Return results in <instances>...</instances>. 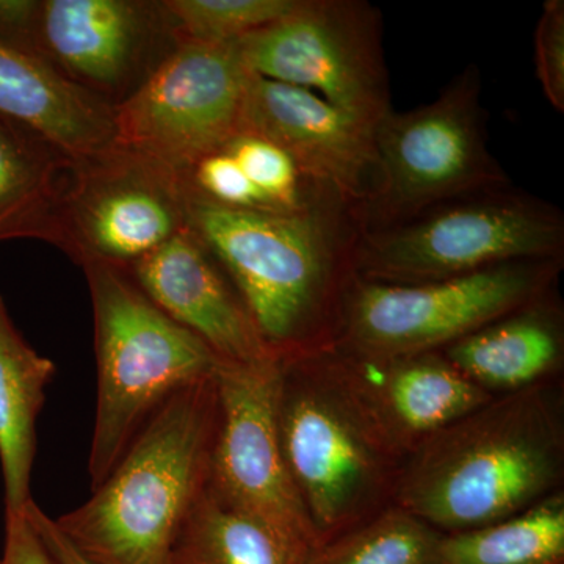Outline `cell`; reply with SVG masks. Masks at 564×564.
<instances>
[{
    "label": "cell",
    "instance_id": "obj_16",
    "mask_svg": "<svg viewBox=\"0 0 564 564\" xmlns=\"http://www.w3.org/2000/svg\"><path fill=\"white\" fill-rule=\"evenodd\" d=\"M0 118L28 129L73 163L117 147L115 107L50 63L0 43Z\"/></svg>",
    "mask_w": 564,
    "mask_h": 564
},
{
    "label": "cell",
    "instance_id": "obj_23",
    "mask_svg": "<svg viewBox=\"0 0 564 564\" xmlns=\"http://www.w3.org/2000/svg\"><path fill=\"white\" fill-rule=\"evenodd\" d=\"M443 534L403 508L325 541L306 564H441Z\"/></svg>",
    "mask_w": 564,
    "mask_h": 564
},
{
    "label": "cell",
    "instance_id": "obj_9",
    "mask_svg": "<svg viewBox=\"0 0 564 564\" xmlns=\"http://www.w3.org/2000/svg\"><path fill=\"white\" fill-rule=\"evenodd\" d=\"M250 76L236 43L180 41L115 107L118 143L187 176L242 133Z\"/></svg>",
    "mask_w": 564,
    "mask_h": 564
},
{
    "label": "cell",
    "instance_id": "obj_30",
    "mask_svg": "<svg viewBox=\"0 0 564 564\" xmlns=\"http://www.w3.org/2000/svg\"><path fill=\"white\" fill-rule=\"evenodd\" d=\"M28 514L55 564H96L69 543L68 538L55 525L54 519L44 513L39 505L31 502Z\"/></svg>",
    "mask_w": 564,
    "mask_h": 564
},
{
    "label": "cell",
    "instance_id": "obj_21",
    "mask_svg": "<svg viewBox=\"0 0 564 564\" xmlns=\"http://www.w3.org/2000/svg\"><path fill=\"white\" fill-rule=\"evenodd\" d=\"M311 554L209 489L193 508L174 547V564H306Z\"/></svg>",
    "mask_w": 564,
    "mask_h": 564
},
{
    "label": "cell",
    "instance_id": "obj_17",
    "mask_svg": "<svg viewBox=\"0 0 564 564\" xmlns=\"http://www.w3.org/2000/svg\"><path fill=\"white\" fill-rule=\"evenodd\" d=\"M361 380L369 414L399 436L432 437L489 402V393L467 380L443 355L417 352L364 358Z\"/></svg>",
    "mask_w": 564,
    "mask_h": 564
},
{
    "label": "cell",
    "instance_id": "obj_19",
    "mask_svg": "<svg viewBox=\"0 0 564 564\" xmlns=\"http://www.w3.org/2000/svg\"><path fill=\"white\" fill-rule=\"evenodd\" d=\"M54 375L55 364L25 343L0 296V467L6 513H24L33 502L36 419Z\"/></svg>",
    "mask_w": 564,
    "mask_h": 564
},
{
    "label": "cell",
    "instance_id": "obj_13",
    "mask_svg": "<svg viewBox=\"0 0 564 564\" xmlns=\"http://www.w3.org/2000/svg\"><path fill=\"white\" fill-rule=\"evenodd\" d=\"M162 2L41 0L36 57L117 107L176 47Z\"/></svg>",
    "mask_w": 564,
    "mask_h": 564
},
{
    "label": "cell",
    "instance_id": "obj_14",
    "mask_svg": "<svg viewBox=\"0 0 564 564\" xmlns=\"http://www.w3.org/2000/svg\"><path fill=\"white\" fill-rule=\"evenodd\" d=\"M375 129L306 88L251 73L242 132L289 152L311 184L343 199L356 217L380 191Z\"/></svg>",
    "mask_w": 564,
    "mask_h": 564
},
{
    "label": "cell",
    "instance_id": "obj_6",
    "mask_svg": "<svg viewBox=\"0 0 564 564\" xmlns=\"http://www.w3.org/2000/svg\"><path fill=\"white\" fill-rule=\"evenodd\" d=\"M381 185L358 214L361 229L384 228L469 193L511 184L488 150L481 77L469 65L434 101L391 110L375 129Z\"/></svg>",
    "mask_w": 564,
    "mask_h": 564
},
{
    "label": "cell",
    "instance_id": "obj_22",
    "mask_svg": "<svg viewBox=\"0 0 564 564\" xmlns=\"http://www.w3.org/2000/svg\"><path fill=\"white\" fill-rule=\"evenodd\" d=\"M440 556L441 564H563V497H545L496 524L445 534Z\"/></svg>",
    "mask_w": 564,
    "mask_h": 564
},
{
    "label": "cell",
    "instance_id": "obj_10",
    "mask_svg": "<svg viewBox=\"0 0 564 564\" xmlns=\"http://www.w3.org/2000/svg\"><path fill=\"white\" fill-rule=\"evenodd\" d=\"M278 426L285 464L321 544L350 530L383 481L377 436L358 403L317 384L300 356L282 358Z\"/></svg>",
    "mask_w": 564,
    "mask_h": 564
},
{
    "label": "cell",
    "instance_id": "obj_25",
    "mask_svg": "<svg viewBox=\"0 0 564 564\" xmlns=\"http://www.w3.org/2000/svg\"><path fill=\"white\" fill-rule=\"evenodd\" d=\"M225 151L236 159L251 184L274 209H296L323 191L303 176L289 152L261 135L239 133Z\"/></svg>",
    "mask_w": 564,
    "mask_h": 564
},
{
    "label": "cell",
    "instance_id": "obj_12",
    "mask_svg": "<svg viewBox=\"0 0 564 564\" xmlns=\"http://www.w3.org/2000/svg\"><path fill=\"white\" fill-rule=\"evenodd\" d=\"M282 358L225 362L217 375L218 421L207 489L313 554L317 533L282 454L278 403Z\"/></svg>",
    "mask_w": 564,
    "mask_h": 564
},
{
    "label": "cell",
    "instance_id": "obj_4",
    "mask_svg": "<svg viewBox=\"0 0 564 564\" xmlns=\"http://www.w3.org/2000/svg\"><path fill=\"white\" fill-rule=\"evenodd\" d=\"M90 289L98 359L91 489L170 397L214 380L223 359L141 292L131 273L107 263L82 267Z\"/></svg>",
    "mask_w": 564,
    "mask_h": 564
},
{
    "label": "cell",
    "instance_id": "obj_1",
    "mask_svg": "<svg viewBox=\"0 0 564 564\" xmlns=\"http://www.w3.org/2000/svg\"><path fill=\"white\" fill-rule=\"evenodd\" d=\"M188 223L274 355H307L337 333L361 234L343 199L321 191L296 209H231L188 184Z\"/></svg>",
    "mask_w": 564,
    "mask_h": 564
},
{
    "label": "cell",
    "instance_id": "obj_5",
    "mask_svg": "<svg viewBox=\"0 0 564 564\" xmlns=\"http://www.w3.org/2000/svg\"><path fill=\"white\" fill-rule=\"evenodd\" d=\"M564 217L513 185L436 204L377 229H361L355 274L388 284L451 280L502 263L563 259Z\"/></svg>",
    "mask_w": 564,
    "mask_h": 564
},
{
    "label": "cell",
    "instance_id": "obj_15",
    "mask_svg": "<svg viewBox=\"0 0 564 564\" xmlns=\"http://www.w3.org/2000/svg\"><path fill=\"white\" fill-rule=\"evenodd\" d=\"M126 270L159 310L223 361L256 364L278 356L263 344L239 293L191 226Z\"/></svg>",
    "mask_w": 564,
    "mask_h": 564
},
{
    "label": "cell",
    "instance_id": "obj_7",
    "mask_svg": "<svg viewBox=\"0 0 564 564\" xmlns=\"http://www.w3.org/2000/svg\"><path fill=\"white\" fill-rule=\"evenodd\" d=\"M563 259L502 263L451 280L388 284L355 276L340 313L351 355L393 358L434 351L549 291Z\"/></svg>",
    "mask_w": 564,
    "mask_h": 564
},
{
    "label": "cell",
    "instance_id": "obj_8",
    "mask_svg": "<svg viewBox=\"0 0 564 564\" xmlns=\"http://www.w3.org/2000/svg\"><path fill=\"white\" fill-rule=\"evenodd\" d=\"M247 68L321 96L367 124L392 110L380 10L364 0H300L236 41Z\"/></svg>",
    "mask_w": 564,
    "mask_h": 564
},
{
    "label": "cell",
    "instance_id": "obj_28",
    "mask_svg": "<svg viewBox=\"0 0 564 564\" xmlns=\"http://www.w3.org/2000/svg\"><path fill=\"white\" fill-rule=\"evenodd\" d=\"M40 10L41 0H0V43L36 57Z\"/></svg>",
    "mask_w": 564,
    "mask_h": 564
},
{
    "label": "cell",
    "instance_id": "obj_29",
    "mask_svg": "<svg viewBox=\"0 0 564 564\" xmlns=\"http://www.w3.org/2000/svg\"><path fill=\"white\" fill-rule=\"evenodd\" d=\"M0 564H55L28 514L6 513V547Z\"/></svg>",
    "mask_w": 564,
    "mask_h": 564
},
{
    "label": "cell",
    "instance_id": "obj_3",
    "mask_svg": "<svg viewBox=\"0 0 564 564\" xmlns=\"http://www.w3.org/2000/svg\"><path fill=\"white\" fill-rule=\"evenodd\" d=\"M562 464V429L544 397L489 400L425 441L400 486V508L448 534L480 529L543 500Z\"/></svg>",
    "mask_w": 564,
    "mask_h": 564
},
{
    "label": "cell",
    "instance_id": "obj_2",
    "mask_svg": "<svg viewBox=\"0 0 564 564\" xmlns=\"http://www.w3.org/2000/svg\"><path fill=\"white\" fill-rule=\"evenodd\" d=\"M217 377L155 411L93 496L55 525L96 564H174L185 522L209 481Z\"/></svg>",
    "mask_w": 564,
    "mask_h": 564
},
{
    "label": "cell",
    "instance_id": "obj_24",
    "mask_svg": "<svg viewBox=\"0 0 564 564\" xmlns=\"http://www.w3.org/2000/svg\"><path fill=\"white\" fill-rule=\"evenodd\" d=\"M300 0H163L174 39L236 43L291 13Z\"/></svg>",
    "mask_w": 564,
    "mask_h": 564
},
{
    "label": "cell",
    "instance_id": "obj_18",
    "mask_svg": "<svg viewBox=\"0 0 564 564\" xmlns=\"http://www.w3.org/2000/svg\"><path fill=\"white\" fill-rule=\"evenodd\" d=\"M545 295L444 348V358L481 389L519 391L558 366L562 317Z\"/></svg>",
    "mask_w": 564,
    "mask_h": 564
},
{
    "label": "cell",
    "instance_id": "obj_26",
    "mask_svg": "<svg viewBox=\"0 0 564 564\" xmlns=\"http://www.w3.org/2000/svg\"><path fill=\"white\" fill-rule=\"evenodd\" d=\"M187 181L198 195L220 206L231 209H274L251 184L236 159L225 150L196 163L188 172Z\"/></svg>",
    "mask_w": 564,
    "mask_h": 564
},
{
    "label": "cell",
    "instance_id": "obj_27",
    "mask_svg": "<svg viewBox=\"0 0 564 564\" xmlns=\"http://www.w3.org/2000/svg\"><path fill=\"white\" fill-rule=\"evenodd\" d=\"M534 66L545 99L564 111V2L547 0L534 32Z\"/></svg>",
    "mask_w": 564,
    "mask_h": 564
},
{
    "label": "cell",
    "instance_id": "obj_20",
    "mask_svg": "<svg viewBox=\"0 0 564 564\" xmlns=\"http://www.w3.org/2000/svg\"><path fill=\"white\" fill-rule=\"evenodd\" d=\"M73 165L35 133L0 118V243L36 239L58 247Z\"/></svg>",
    "mask_w": 564,
    "mask_h": 564
},
{
    "label": "cell",
    "instance_id": "obj_11",
    "mask_svg": "<svg viewBox=\"0 0 564 564\" xmlns=\"http://www.w3.org/2000/svg\"><path fill=\"white\" fill-rule=\"evenodd\" d=\"M188 226L187 176L118 143L74 163L57 248L82 267L129 269Z\"/></svg>",
    "mask_w": 564,
    "mask_h": 564
}]
</instances>
